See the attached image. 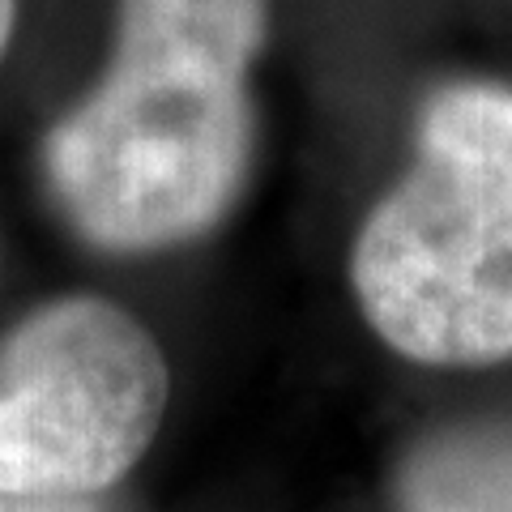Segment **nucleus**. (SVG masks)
<instances>
[{
    "label": "nucleus",
    "instance_id": "obj_1",
    "mask_svg": "<svg viewBox=\"0 0 512 512\" xmlns=\"http://www.w3.org/2000/svg\"><path fill=\"white\" fill-rule=\"evenodd\" d=\"M265 30L269 0H120L107 77L47 141L77 231L141 252L214 227L248 167Z\"/></svg>",
    "mask_w": 512,
    "mask_h": 512
},
{
    "label": "nucleus",
    "instance_id": "obj_2",
    "mask_svg": "<svg viewBox=\"0 0 512 512\" xmlns=\"http://www.w3.org/2000/svg\"><path fill=\"white\" fill-rule=\"evenodd\" d=\"M350 278L397 355L512 359V90L466 82L427 103L419 158L367 214Z\"/></svg>",
    "mask_w": 512,
    "mask_h": 512
},
{
    "label": "nucleus",
    "instance_id": "obj_3",
    "mask_svg": "<svg viewBox=\"0 0 512 512\" xmlns=\"http://www.w3.org/2000/svg\"><path fill=\"white\" fill-rule=\"evenodd\" d=\"M167 363L107 299H60L0 346V491L90 495L146 453Z\"/></svg>",
    "mask_w": 512,
    "mask_h": 512
},
{
    "label": "nucleus",
    "instance_id": "obj_4",
    "mask_svg": "<svg viewBox=\"0 0 512 512\" xmlns=\"http://www.w3.org/2000/svg\"><path fill=\"white\" fill-rule=\"evenodd\" d=\"M402 495L410 512H512V431L470 427L423 444Z\"/></svg>",
    "mask_w": 512,
    "mask_h": 512
},
{
    "label": "nucleus",
    "instance_id": "obj_5",
    "mask_svg": "<svg viewBox=\"0 0 512 512\" xmlns=\"http://www.w3.org/2000/svg\"><path fill=\"white\" fill-rule=\"evenodd\" d=\"M0 512H99L86 495H5L0 491Z\"/></svg>",
    "mask_w": 512,
    "mask_h": 512
},
{
    "label": "nucleus",
    "instance_id": "obj_6",
    "mask_svg": "<svg viewBox=\"0 0 512 512\" xmlns=\"http://www.w3.org/2000/svg\"><path fill=\"white\" fill-rule=\"evenodd\" d=\"M13 22H18V0H0V52L13 35Z\"/></svg>",
    "mask_w": 512,
    "mask_h": 512
}]
</instances>
